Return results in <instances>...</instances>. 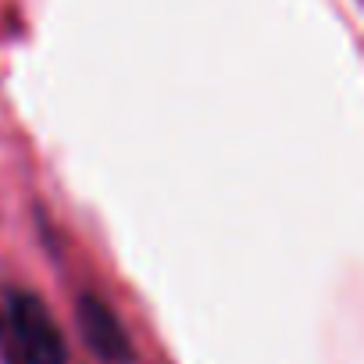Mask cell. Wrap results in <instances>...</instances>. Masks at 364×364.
Listing matches in <instances>:
<instances>
[{
	"instance_id": "cell-1",
	"label": "cell",
	"mask_w": 364,
	"mask_h": 364,
	"mask_svg": "<svg viewBox=\"0 0 364 364\" xmlns=\"http://www.w3.org/2000/svg\"><path fill=\"white\" fill-rule=\"evenodd\" d=\"M4 339L15 364H68V346L50 307L29 289L4 296Z\"/></svg>"
},
{
	"instance_id": "cell-2",
	"label": "cell",
	"mask_w": 364,
	"mask_h": 364,
	"mask_svg": "<svg viewBox=\"0 0 364 364\" xmlns=\"http://www.w3.org/2000/svg\"><path fill=\"white\" fill-rule=\"evenodd\" d=\"M75 318H79V328H82L86 346L93 350V357L100 364H132L129 332L118 321V314H114L111 304H104L93 293H82L79 304H75Z\"/></svg>"
}]
</instances>
